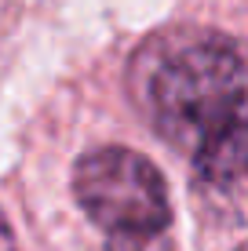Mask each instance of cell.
I'll return each mask as SVG.
<instances>
[{"label":"cell","instance_id":"cell-1","mask_svg":"<svg viewBox=\"0 0 248 251\" xmlns=\"http://www.w3.org/2000/svg\"><path fill=\"white\" fill-rule=\"evenodd\" d=\"M124 84L146 124L186 157L248 127V48L212 25H168L146 37Z\"/></svg>","mask_w":248,"mask_h":251},{"label":"cell","instance_id":"cell-2","mask_svg":"<svg viewBox=\"0 0 248 251\" xmlns=\"http://www.w3.org/2000/svg\"><path fill=\"white\" fill-rule=\"evenodd\" d=\"M73 193L106 237L113 233H153L172 226L168 186L153 164L124 146H102L77 160Z\"/></svg>","mask_w":248,"mask_h":251},{"label":"cell","instance_id":"cell-3","mask_svg":"<svg viewBox=\"0 0 248 251\" xmlns=\"http://www.w3.org/2000/svg\"><path fill=\"white\" fill-rule=\"evenodd\" d=\"M193 164V197L223 226H248V127L219 135Z\"/></svg>","mask_w":248,"mask_h":251},{"label":"cell","instance_id":"cell-4","mask_svg":"<svg viewBox=\"0 0 248 251\" xmlns=\"http://www.w3.org/2000/svg\"><path fill=\"white\" fill-rule=\"evenodd\" d=\"M106 251H175V240L168 229L153 233H113L106 237Z\"/></svg>","mask_w":248,"mask_h":251},{"label":"cell","instance_id":"cell-5","mask_svg":"<svg viewBox=\"0 0 248 251\" xmlns=\"http://www.w3.org/2000/svg\"><path fill=\"white\" fill-rule=\"evenodd\" d=\"M0 251H19V248H15V233H11V226H7L4 211H0Z\"/></svg>","mask_w":248,"mask_h":251},{"label":"cell","instance_id":"cell-6","mask_svg":"<svg viewBox=\"0 0 248 251\" xmlns=\"http://www.w3.org/2000/svg\"><path fill=\"white\" fill-rule=\"evenodd\" d=\"M237 251H248V244H241V248H237Z\"/></svg>","mask_w":248,"mask_h":251}]
</instances>
